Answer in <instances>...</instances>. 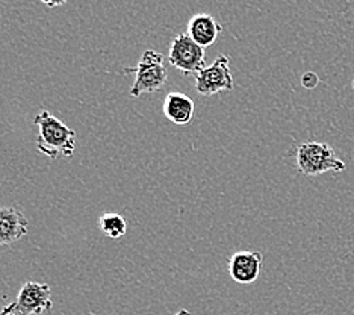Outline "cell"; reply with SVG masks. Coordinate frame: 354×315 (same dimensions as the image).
I'll return each instance as SVG.
<instances>
[{
    "label": "cell",
    "instance_id": "6da1fadb",
    "mask_svg": "<svg viewBox=\"0 0 354 315\" xmlns=\"http://www.w3.org/2000/svg\"><path fill=\"white\" fill-rule=\"evenodd\" d=\"M34 121L38 126V152L50 159L73 156L76 149V132L73 129L64 125L59 118H56L46 109L37 114Z\"/></svg>",
    "mask_w": 354,
    "mask_h": 315
},
{
    "label": "cell",
    "instance_id": "7a4b0ae2",
    "mask_svg": "<svg viewBox=\"0 0 354 315\" xmlns=\"http://www.w3.org/2000/svg\"><path fill=\"white\" fill-rule=\"evenodd\" d=\"M295 164L304 176H318L327 172H344L347 164L336 155L335 149L327 143L308 141L295 150Z\"/></svg>",
    "mask_w": 354,
    "mask_h": 315
},
{
    "label": "cell",
    "instance_id": "3957f363",
    "mask_svg": "<svg viewBox=\"0 0 354 315\" xmlns=\"http://www.w3.org/2000/svg\"><path fill=\"white\" fill-rule=\"evenodd\" d=\"M123 71L126 75L129 73L135 75V82L131 88L132 97L156 93L165 85L168 79L164 55L155 51H146L135 67H126Z\"/></svg>",
    "mask_w": 354,
    "mask_h": 315
},
{
    "label": "cell",
    "instance_id": "277c9868",
    "mask_svg": "<svg viewBox=\"0 0 354 315\" xmlns=\"http://www.w3.org/2000/svg\"><path fill=\"white\" fill-rule=\"evenodd\" d=\"M52 309V291L47 284L26 282L15 300L0 311V315H41Z\"/></svg>",
    "mask_w": 354,
    "mask_h": 315
},
{
    "label": "cell",
    "instance_id": "5b68a950",
    "mask_svg": "<svg viewBox=\"0 0 354 315\" xmlns=\"http://www.w3.org/2000/svg\"><path fill=\"white\" fill-rule=\"evenodd\" d=\"M168 62L183 75L196 76L206 67L205 48L198 46L188 34L177 35L170 47Z\"/></svg>",
    "mask_w": 354,
    "mask_h": 315
},
{
    "label": "cell",
    "instance_id": "8992f818",
    "mask_svg": "<svg viewBox=\"0 0 354 315\" xmlns=\"http://www.w3.org/2000/svg\"><path fill=\"white\" fill-rule=\"evenodd\" d=\"M194 79L197 93L205 97H211L221 91H232L233 78L230 73V58L226 55H220L212 66L197 73Z\"/></svg>",
    "mask_w": 354,
    "mask_h": 315
},
{
    "label": "cell",
    "instance_id": "52a82bcc",
    "mask_svg": "<svg viewBox=\"0 0 354 315\" xmlns=\"http://www.w3.org/2000/svg\"><path fill=\"white\" fill-rule=\"evenodd\" d=\"M263 265V255L261 252H236L230 256L227 271L230 278L241 285L253 284L257 280Z\"/></svg>",
    "mask_w": 354,
    "mask_h": 315
},
{
    "label": "cell",
    "instance_id": "ba28073f",
    "mask_svg": "<svg viewBox=\"0 0 354 315\" xmlns=\"http://www.w3.org/2000/svg\"><path fill=\"white\" fill-rule=\"evenodd\" d=\"M28 220L17 208L0 206V246L17 242L28 233Z\"/></svg>",
    "mask_w": 354,
    "mask_h": 315
},
{
    "label": "cell",
    "instance_id": "9c48e42d",
    "mask_svg": "<svg viewBox=\"0 0 354 315\" xmlns=\"http://www.w3.org/2000/svg\"><path fill=\"white\" fill-rule=\"evenodd\" d=\"M221 32L223 26L212 17V15L197 14L189 20L187 34L194 39L198 46H202L205 48L212 46L216 42V38L220 37Z\"/></svg>",
    "mask_w": 354,
    "mask_h": 315
},
{
    "label": "cell",
    "instance_id": "30bf717a",
    "mask_svg": "<svg viewBox=\"0 0 354 315\" xmlns=\"http://www.w3.org/2000/svg\"><path fill=\"white\" fill-rule=\"evenodd\" d=\"M196 105L189 96L173 91L165 97L164 100V116L168 121L174 125L185 126L189 125L194 117Z\"/></svg>",
    "mask_w": 354,
    "mask_h": 315
},
{
    "label": "cell",
    "instance_id": "8fae6325",
    "mask_svg": "<svg viewBox=\"0 0 354 315\" xmlns=\"http://www.w3.org/2000/svg\"><path fill=\"white\" fill-rule=\"evenodd\" d=\"M99 226L104 235L112 238V240L122 238L126 235V232H127V223L124 220V217L122 214H117V213H106V214L100 215Z\"/></svg>",
    "mask_w": 354,
    "mask_h": 315
},
{
    "label": "cell",
    "instance_id": "7c38bea8",
    "mask_svg": "<svg viewBox=\"0 0 354 315\" xmlns=\"http://www.w3.org/2000/svg\"><path fill=\"white\" fill-rule=\"evenodd\" d=\"M319 82V78L315 75V73L312 71H308L304 73V75L301 76V84L304 88H308V90H312V88H315Z\"/></svg>",
    "mask_w": 354,
    "mask_h": 315
},
{
    "label": "cell",
    "instance_id": "4fadbf2b",
    "mask_svg": "<svg viewBox=\"0 0 354 315\" xmlns=\"http://www.w3.org/2000/svg\"><path fill=\"white\" fill-rule=\"evenodd\" d=\"M41 2H43L46 6H49V8H58V6L66 5L67 0H41Z\"/></svg>",
    "mask_w": 354,
    "mask_h": 315
},
{
    "label": "cell",
    "instance_id": "5bb4252c",
    "mask_svg": "<svg viewBox=\"0 0 354 315\" xmlns=\"http://www.w3.org/2000/svg\"><path fill=\"white\" fill-rule=\"evenodd\" d=\"M174 315H191V314H189L187 309H180L179 312H176Z\"/></svg>",
    "mask_w": 354,
    "mask_h": 315
},
{
    "label": "cell",
    "instance_id": "9a60e30c",
    "mask_svg": "<svg viewBox=\"0 0 354 315\" xmlns=\"http://www.w3.org/2000/svg\"><path fill=\"white\" fill-rule=\"evenodd\" d=\"M353 88H354V80H353Z\"/></svg>",
    "mask_w": 354,
    "mask_h": 315
}]
</instances>
